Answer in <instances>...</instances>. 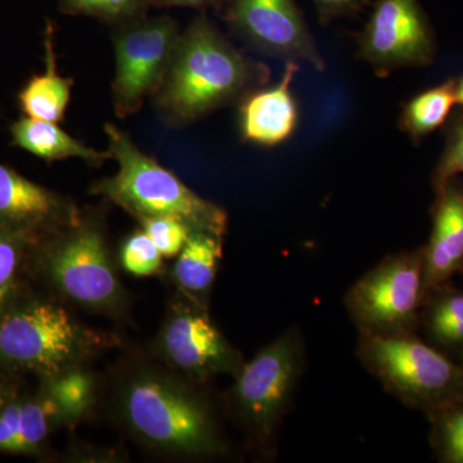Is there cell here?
I'll return each mask as SVG.
<instances>
[{
  "label": "cell",
  "mask_w": 463,
  "mask_h": 463,
  "mask_svg": "<svg viewBox=\"0 0 463 463\" xmlns=\"http://www.w3.org/2000/svg\"><path fill=\"white\" fill-rule=\"evenodd\" d=\"M272 70L248 56L210 18H194L179 33L163 83L151 99L166 125L184 128L239 105L269 84Z\"/></svg>",
  "instance_id": "obj_1"
},
{
  "label": "cell",
  "mask_w": 463,
  "mask_h": 463,
  "mask_svg": "<svg viewBox=\"0 0 463 463\" xmlns=\"http://www.w3.org/2000/svg\"><path fill=\"white\" fill-rule=\"evenodd\" d=\"M118 411L133 437L157 452L205 458L227 448L209 401L172 374L133 373L118 392Z\"/></svg>",
  "instance_id": "obj_2"
},
{
  "label": "cell",
  "mask_w": 463,
  "mask_h": 463,
  "mask_svg": "<svg viewBox=\"0 0 463 463\" xmlns=\"http://www.w3.org/2000/svg\"><path fill=\"white\" fill-rule=\"evenodd\" d=\"M103 130L118 172L94 183L91 194L121 207L138 222L173 218L191 232L224 240L228 214L223 207L191 190L156 158L143 152L129 133L112 123H106Z\"/></svg>",
  "instance_id": "obj_3"
},
{
  "label": "cell",
  "mask_w": 463,
  "mask_h": 463,
  "mask_svg": "<svg viewBox=\"0 0 463 463\" xmlns=\"http://www.w3.org/2000/svg\"><path fill=\"white\" fill-rule=\"evenodd\" d=\"M306 341L298 326L259 350L234 376L228 402L252 448L273 458L283 420L306 370Z\"/></svg>",
  "instance_id": "obj_4"
},
{
  "label": "cell",
  "mask_w": 463,
  "mask_h": 463,
  "mask_svg": "<svg viewBox=\"0 0 463 463\" xmlns=\"http://www.w3.org/2000/svg\"><path fill=\"white\" fill-rule=\"evenodd\" d=\"M355 355L388 394L428 416L463 398L459 364L416 334L392 337L358 334Z\"/></svg>",
  "instance_id": "obj_5"
},
{
  "label": "cell",
  "mask_w": 463,
  "mask_h": 463,
  "mask_svg": "<svg viewBox=\"0 0 463 463\" xmlns=\"http://www.w3.org/2000/svg\"><path fill=\"white\" fill-rule=\"evenodd\" d=\"M103 343L65 307L35 301L0 318V361L48 380L80 367Z\"/></svg>",
  "instance_id": "obj_6"
},
{
  "label": "cell",
  "mask_w": 463,
  "mask_h": 463,
  "mask_svg": "<svg viewBox=\"0 0 463 463\" xmlns=\"http://www.w3.org/2000/svg\"><path fill=\"white\" fill-rule=\"evenodd\" d=\"M423 246L389 254L350 286L344 306L358 334H416L423 304Z\"/></svg>",
  "instance_id": "obj_7"
},
{
  "label": "cell",
  "mask_w": 463,
  "mask_h": 463,
  "mask_svg": "<svg viewBox=\"0 0 463 463\" xmlns=\"http://www.w3.org/2000/svg\"><path fill=\"white\" fill-rule=\"evenodd\" d=\"M45 267L58 291L78 306L99 313H115L124 306L125 294L112 265L105 228L97 216L51 237Z\"/></svg>",
  "instance_id": "obj_8"
},
{
  "label": "cell",
  "mask_w": 463,
  "mask_h": 463,
  "mask_svg": "<svg viewBox=\"0 0 463 463\" xmlns=\"http://www.w3.org/2000/svg\"><path fill=\"white\" fill-rule=\"evenodd\" d=\"M112 29V109L124 120L154 99L182 30L170 16L143 17Z\"/></svg>",
  "instance_id": "obj_9"
},
{
  "label": "cell",
  "mask_w": 463,
  "mask_h": 463,
  "mask_svg": "<svg viewBox=\"0 0 463 463\" xmlns=\"http://www.w3.org/2000/svg\"><path fill=\"white\" fill-rule=\"evenodd\" d=\"M437 52V35L421 0H376L356 36V58L379 78L430 66Z\"/></svg>",
  "instance_id": "obj_10"
},
{
  "label": "cell",
  "mask_w": 463,
  "mask_h": 463,
  "mask_svg": "<svg viewBox=\"0 0 463 463\" xmlns=\"http://www.w3.org/2000/svg\"><path fill=\"white\" fill-rule=\"evenodd\" d=\"M221 12L233 35L250 50L325 71V58L295 0H230Z\"/></svg>",
  "instance_id": "obj_11"
},
{
  "label": "cell",
  "mask_w": 463,
  "mask_h": 463,
  "mask_svg": "<svg viewBox=\"0 0 463 463\" xmlns=\"http://www.w3.org/2000/svg\"><path fill=\"white\" fill-rule=\"evenodd\" d=\"M156 347L164 361L192 383H203L221 374L234 377L245 364L239 350L212 322L206 307L194 300L174 304Z\"/></svg>",
  "instance_id": "obj_12"
},
{
  "label": "cell",
  "mask_w": 463,
  "mask_h": 463,
  "mask_svg": "<svg viewBox=\"0 0 463 463\" xmlns=\"http://www.w3.org/2000/svg\"><path fill=\"white\" fill-rule=\"evenodd\" d=\"M83 212L74 200L36 184L0 164V231L35 241L80 222Z\"/></svg>",
  "instance_id": "obj_13"
},
{
  "label": "cell",
  "mask_w": 463,
  "mask_h": 463,
  "mask_svg": "<svg viewBox=\"0 0 463 463\" xmlns=\"http://www.w3.org/2000/svg\"><path fill=\"white\" fill-rule=\"evenodd\" d=\"M300 70L295 61L285 62L279 83L252 90L239 103L241 138L260 147H276L297 132L300 111L292 81Z\"/></svg>",
  "instance_id": "obj_14"
},
{
  "label": "cell",
  "mask_w": 463,
  "mask_h": 463,
  "mask_svg": "<svg viewBox=\"0 0 463 463\" xmlns=\"http://www.w3.org/2000/svg\"><path fill=\"white\" fill-rule=\"evenodd\" d=\"M430 239L423 246V300L463 268V182L450 179L435 192Z\"/></svg>",
  "instance_id": "obj_15"
},
{
  "label": "cell",
  "mask_w": 463,
  "mask_h": 463,
  "mask_svg": "<svg viewBox=\"0 0 463 463\" xmlns=\"http://www.w3.org/2000/svg\"><path fill=\"white\" fill-rule=\"evenodd\" d=\"M9 134L12 146H16L48 164L78 158L88 165L100 166L106 161L112 160L109 149L99 151L90 147L51 121L23 116L11 124Z\"/></svg>",
  "instance_id": "obj_16"
},
{
  "label": "cell",
  "mask_w": 463,
  "mask_h": 463,
  "mask_svg": "<svg viewBox=\"0 0 463 463\" xmlns=\"http://www.w3.org/2000/svg\"><path fill=\"white\" fill-rule=\"evenodd\" d=\"M44 62V72L32 76L23 90L18 91V106L27 118L60 124L65 120L75 81L58 72L54 27L52 23L45 26Z\"/></svg>",
  "instance_id": "obj_17"
},
{
  "label": "cell",
  "mask_w": 463,
  "mask_h": 463,
  "mask_svg": "<svg viewBox=\"0 0 463 463\" xmlns=\"http://www.w3.org/2000/svg\"><path fill=\"white\" fill-rule=\"evenodd\" d=\"M223 241L212 234L191 232L176 259L173 270L176 285L201 306L214 285L223 257Z\"/></svg>",
  "instance_id": "obj_18"
},
{
  "label": "cell",
  "mask_w": 463,
  "mask_h": 463,
  "mask_svg": "<svg viewBox=\"0 0 463 463\" xmlns=\"http://www.w3.org/2000/svg\"><path fill=\"white\" fill-rule=\"evenodd\" d=\"M431 345L439 350L463 353V291L446 285L425 298L420 315Z\"/></svg>",
  "instance_id": "obj_19"
},
{
  "label": "cell",
  "mask_w": 463,
  "mask_h": 463,
  "mask_svg": "<svg viewBox=\"0 0 463 463\" xmlns=\"http://www.w3.org/2000/svg\"><path fill=\"white\" fill-rule=\"evenodd\" d=\"M456 105V78H450L408 100L399 115V129L420 143L447 124Z\"/></svg>",
  "instance_id": "obj_20"
},
{
  "label": "cell",
  "mask_w": 463,
  "mask_h": 463,
  "mask_svg": "<svg viewBox=\"0 0 463 463\" xmlns=\"http://www.w3.org/2000/svg\"><path fill=\"white\" fill-rule=\"evenodd\" d=\"M47 394L53 399L61 421L72 422L84 416L96 397V383L81 367L72 368L48 380Z\"/></svg>",
  "instance_id": "obj_21"
},
{
  "label": "cell",
  "mask_w": 463,
  "mask_h": 463,
  "mask_svg": "<svg viewBox=\"0 0 463 463\" xmlns=\"http://www.w3.org/2000/svg\"><path fill=\"white\" fill-rule=\"evenodd\" d=\"M156 0H60L58 9L67 16L94 18L116 27L147 17Z\"/></svg>",
  "instance_id": "obj_22"
},
{
  "label": "cell",
  "mask_w": 463,
  "mask_h": 463,
  "mask_svg": "<svg viewBox=\"0 0 463 463\" xmlns=\"http://www.w3.org/2000/svg\"><path fill=\"white\" fill-rule=\"evenodd\" d=\"M431 444L439 461L463 463V398L429 414Z\"/></svg>",
  "instance_id": "obj_23"
},
{
  "label": "cell",
  "mask_w": 463,
  "mask_h": 463,
  "mask_svg": "<svg viewBox=\"0 0 463 463\" xmlns=\"http://www.w3.org/2000/svg\"><path fill=\"white\" fill-rule=\"evenodd\" d=\"M61 420L53 399L45 392L36 401L26 402L21 411L20 428L9 452L32 453L48 437L52 422Z\"/></svg>",
  "instance_id": "obj_24"
},
{
  "label": "cell",
  "mask_w": 463,
  "mask_h": 463,
  "mask_svg": "<svg viewBox=\"0 0 463 463\" xmlns=\"http://www.w3.org/2000/svg\"><path fill=\"white\" fill-rule=\"evenodd\" d=\"M463 174V109L450 115L446 124V142L431 175L434 192Z\"/></svg>",
  "instance_id": "obj_25"
},
{
  "label": "cell",
  "mask_w": 463,
  "mask_h": 463,
  "mask_svg": "<svg viewBox=\"0 0 463 463\" xmlns=\"http://www.w3.org/2000/svg\"><path fill=\"white\" fill-rule=\"evenodd\" d=\"M121 263L134 276H151L161 268L163 254L145 231H138L125 241L121 249Z\"/></svg>",
  "instance_id": "obj_26"
},
{
  "label": "cell",
  "mask_w": 463,
  "mask_h": 463,
  "mask_svg": "<svg viewBox=\"0 0 463 463\" xmlns=\"http://www.w3.org/2000/svg\"><path fill=\"white\" fill-rule=\"evenodd\" d=\"M139 223L163 257L178 255L191 234L184 224L173 218H147L142 219Z\"/></svg>",
  "instance_id": "obj_27"
},
{
  "label": "cell",
  "mask_w": 463,
  "mask_h": 463,
  "mask_svg": "<svg viewBox=\"0 0 463 463\" xmlns=\"http://www.w3.org/2000/svg\"><path fill=\"white\" fill-rule=\"evenodd\" d=\"M317 17L322 25L339 18L358 16L370 5V0H312Z\"/></svg>",
  "instance_id": "obj_28"
},
{
  "label": "cell",
  "mask_w": 463,
  "mask_h": 463,
  "mask_svg": "<svg viewBox=\"0 0 463 463\" xmlns=\"http://www.w3.org/2000/svg\"><path fill=\"white\" fill-rule=\"evenodd\" d=\"M26 241L0 231V288H9L20 260L21 245Z\"/></svg>",
  "instance_id": "obj_29"
},
{
  "label": "cell",
  "mask_w": 463,
  "mask_h": 463,
  "mask_svg": "<svg viewBox=\"0 0 463 463\" xmlns=\"http://www.w3.org/2000/svg\"><path fill=\"white\" fill-rule=\"evenodd\" d=\"M21 402L0 405V452H9L20 428Z\"/></svg>",
  "instance_id": "obj_30"
},
{
  "label": "cell",
  "mask_w": 463,
  "mask_h": 463,
  "mask_svg": "<svg viewBox=\"0 0 463 463\" xmlns=\"http://www.w3.org/2000/svg\"><path fill=\"white\" fill-rule=\"evenodd\" d=\"M230 0H156L155 8H215L222 11Z\"/></svg>",
  "instance_id": "obj_31"
},
{
  "label": "cell",
  "mask_w": 463,
  "mask_h": 463,
  "mask_svg": "<svg viewBox=\"0 0 463 463\" xmlns=\"http://www.w3.org/2000/svg\"><path fill=\"white\" fill-rule=\"evenodd\" d=\"M457 106L463 109V75L456 78Z\"/></svg>",
  "instance_id": "obj_32"
},
{
  "label": "cell",
  "mask_w": 463,
  "mask_h": 463,
  "mask_svg": "<svg viewBox=\"0 0 463 463\" xmlns=\"http://www.w3.org/2000/svg\"><path fill=\"white\" fill-rule=\"evenodd\" d=\"M9 292V288H0V306H2L3 301H5V298H7Z\"/></svg>",
  "instance_id": "obj_33"
},
{
  "label": "cell",
  "mask_w": 463,
  "mask_h": 463,
  "mask_svg": "<svg viewBox=\"0 0 463 463\" xmlns=\"http://www.w3.org/2000/svg\"><path fill=\"white\" fill-rule=\"evenodd\" d=\"M459 367H461V371H462V383H463V353L461 354V364H459Z\"/></svg>",
  "instance_id": "obj_34"
},
{
  "label": "cell",
  "mask_w": 463,
  "mask_h": 463,
  "mask_svg": "<svg viewBox=\"0 0 463 463\" xmlns=\"http://www.w3.org/2000/svg\"><path fill=\"white\" fill-rule=\"evenodd\" d=\"M3 404V392H2V385H0V405Z\"/></svg>",
  "instance_id": "obj_35"
},
{
  "label": "cell",
  "mask_w": 463,
  "mask_h": 463,
  "mask_svg": "<svg viewBox=\"0 0 463 463\" xmlns=\"http://www.w3.org/2000/svg\"><path fill=\"white\" fill-rule=\"evenodd\" d=\"M462 270H463V268H462Z\"/></svg>",
  "instance_id": "obj_36"
}]
</instances>
